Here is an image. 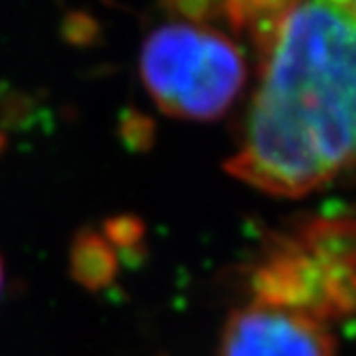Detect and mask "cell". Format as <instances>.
I'll return each mask as SVG.
<instances>
[{
	"label": "cell",
	"instance_id": "3",
	"mask_svg": "<svg viewBox=\"0 0 356 356\" xmlns=\"http://www.w3.org/2000/svg\"><path fill=\"white\" fill-rule=\"evenodd\" d=\"M140 78L155 106L181 120L221 118L247 82L243 47L209 19H168L140 49Z\"/></svg>",
	"mask_w": 356,
	"mask_h": 356
},
{
	"label": "cell",
	"instance_id": "2",
	"mask_svg": "<svg viewBox=\"0 0 356 356\" xmlns=\"http://www.w3.org/2000/svg\"><path fill=\"white\" fill-rule=\"evenodd\" d=\"M249 300L333 333L356 318V213L307 217L268 238L249 273Z\"/></svg>",
	"mask_w": 356,
	"mask_h": 356
},
{
	"label": "cell",
	"instance_id": "1",
	"mask_svg": "<svg viewBox=\"0 0 356 356\" xmlns=\"http://www.w3.org/2000/svg\"><path fill=\"white\" fill-rule=\"evenodd\" d=\"M223 11L260 60L227 174L273 195L300 197L354 170V3H232Z\"/></svg>",
	"mask_w": 356,
	"mask_h": 356
},
{
	"label": "cell",
	"instance_id": "7",
	"mask_svg": "<svg viewBox=\"0 0 356 356\" xmlns=\"http://www.w3.org/2000/svg\"><path fill=\"white\" fill-rule=\"evenodd\" d=\"M354 7H356V3H354Z\"/></svg>",
	"mask_w": 356,
	"mask_h": 356
},
{
	"label": "cell",
	"instance_id": "5",
	"mask_svg": "<svg viewBox=\"0 0 356 356\" xmlns=\"http://www.w3.org/2000/svg\"><path fill=\"white\" fill-rule=\"evenodd\" d=\"M71 268L73 277L86 288L106 286L116 273L112 241L108 236H99L92 232L78 236L71 253Z\"/></svg>",
	"mask_w": 356,
	"mask_h": 356
},
{
	"label": "cell",
	"instance_id": "4",
	"mask_svg": "<svg viewBox=\"0 0 356 356\" xmlns=\"http://www.w3.org/2000/svg\"><path fill=\"white\" fill-rule=\"evenodd\" d=\"M337 335L307 318L247 300L227 318L221 356H335Z\"/></svg>",
	"mask_w": 356,
	"mask_h": 356
},
{
	"label": "cell",
	"instance_id": "6",
	"mask_svg": "<svg viewBox=\"0 0 356 356\" xmlns=\"http://www.w3.org/2000/svg\"><path fill=\"white\" fill-rule=\"evenodd\" d=\"M3 282H5V266H3V258H0V290H3Z\"/></svg>",
	"mask_w": 356,
	"mask_h": 356
}]
</instances>
